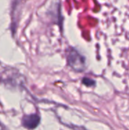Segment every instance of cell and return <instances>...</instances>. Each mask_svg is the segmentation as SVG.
<instances>
[{
	"instance_id": "3957f363",
	"label": "cell",
	"mask_w": 129,
	"mask_h": 130,
	"mask_svg": "<svg viewBox=\"0 0 129 130\" xmlns=\"http://www.w3.org/2000/svg\"><path fill=\"white\" fill-rule=\"evenodd\" d=\"M83 83H84V85H87V86H91L94 82V81H93V80H91V79H89V78H84V79L83 80Z\"/></svg>"
},
{
	"instance_id": "6da1fadb",
	"label": "cell",
	"mask_w": 129,
	"mask_h": 130,
	"mask_svg": "<svg viewBox=\"0 0 129 130\" xmlns=\"http://www.w3.org/2000/svg\"><path fill=\"white\" fill-rule=\"evenodd\" d=\"M68 65L75 71H83L85 67L84 59L75 50H70L68 53Z\"/></svg>"
},
{
	"instance_id": "7a4b0ae2",
	"label": "cell",
	"mask_w": 129,
	"mask_h": 130,
	"mask_svg": "<svg viewBox=\"0 0 129 130\" xmlns=\"http://www.w3.org/2000/svg\"><path fill=\"white\" fill-rule=\"evenodd\" d=\"M40 119L37 114H31L25 116L22 120V125L24 127L28 129H35L40 123Z\"/></svg>"
},
{
	"instance_id": "277c9868",
	"label": "cell",
	"mask_w": 129,
	"mask_h": 130,
	"mask_svg": "<svg viewBox=\"0 0 129 130\" xmlns=\"http://www.w3.org/2000/svg\"><path fill=\"white\" fill-rule=\"evenodd\" d=\"M79 130H85V129H81L80 128V129H79Z\"/></svg>"
}]
</instances>
